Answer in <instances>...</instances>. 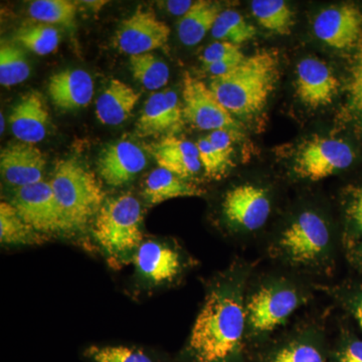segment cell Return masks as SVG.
<instances>
[{"label":"cell","instance_id":"cell-1","mask_svg":"<svg viewBox=\"0 0 362 362\" xmlns=\"http://www.w3.org/2000/svg\"><path fill=\"white\" fill-rule=\"evenodd\" d=\"M246 326L239 293L226 287L213 290L195 320L183 361L237 362Z\"/></svg>","mask_w":362,"mask_h":362},{"label":"cell","instance_id":"cell-2","mask_svg":"<svg viewBox=\"0 0 362 362\" xmlns=\"http://www.w3.org/2000/svg\"><path fill=\"white\" fill-rule=\"evenodd\" d=\"M279 77L276 52L246 57L230 73L211 78L209 87L232 115L251 116L263 110Z\"/></svg>","mask_w":362,"mask_h":362},{"label":"cell","instance_id":"cell-3","mask_svg":"<svg viewBox=\"0 0 362 362\" xmlns=\"http://www.w3.org/2000/svg\"><path fill=\"white\" fill-rule=\"evenodd\" d=\"M49 183L71 232L85 228L106 201L96 175L75 159L59 161Z\"/></svg>","mask_w":362,"mask_h":362},{"label":"cell","instance_id":"cell-4","mask_svg":"<svg viewBox=\"0 0 362 362\" xmlns=\"http://www.w3.org/2000/svg\"><path fill=\"white\" fill-rule=\"evenodd\" d=\"M141 204L132 194L106 199L93 225L98 244L114 259L128 258L142 244Z\"/></svg>","mask_w":362,"mask_h":362},{"label":"cell","instance_id":"cell-5","mask_svg":"<svg viewBox=\"0 0 362 362\" xmlns=\"http://www.w3.org/2000/svg\"><path fill=\"white\" fill-rule=\"evenodd\" d=\"M330 244L329 228L313 211H304L285 228L279 249L294 264L309 265L325 256Z\"/></svg>","mask_w":362,"mask_h":362},{"label":"cell","instance_id":"cell-6","mask_svg":"<svg viewBox=\"0 0 362 362\" xmlns=\"http://www.w3.org/2000/svg\"><path fill=\"white\" fill-rule=\"evenodd\" d=\"M183 116L199 130L239 133L240 126L209 86L185 73L182 81Z\"/></svg>","mask_w":362,"mask_h":362},{"label":"cell","instance_id":"cell-7","mask_svg":"<svg viewBox=\"0 0 362 362\" xmlns=\"http://www.w3.org/2000/svg\"><path fill=\"white\" fill-rule=\"evenodd\" d=\"M11 204L21 218L37 232L44 235L71 232L49 182L40 181L18 188Z\"/></svg>","mask_w":362,"mask_h":362},{"label":"cell","instance_id":"cell-8","mask_svg":"<svg viewBox=\"0 0 362 362\" xmlns=\"http://www.w3.org/2000/svg\"><path fill=\"white\" fill-rule=\"evenodd\" d=\"M299 304L296 290L287 286H267L250 298L247 324L255 334H267L284 323Z\"/></svg>","mask_w":362,"mask_h":362},{"label":"cell","instance_id":"cell-9","mask_svg":"<svg viewBox=\"0 0 362 362\" xmlns=\"http://www.w3.org/2000/svg\"><path fill=\"white\" fill-rule=\"evenodd\" d=\"M354 160V151L346 143L330 138H316L300 150L295 171L300 177L317 181L349 168Z\"/></svg>","mask_w":362,"mask_h":362},{"label":"cell","instance_id":"cell-10","mask_svg":"<svg viewBox=\"0 0 362 362\" xmlns=\"http://www.w3.org/2000/svg\"><path fill=\"white\" fill-rule=\"evenodd\" d=\"M170 28L151 11L139 8L122 21L116 33V45L121 52L136 56L160 49L168 44Z\"/></svg>","mask_w":362,"mask_h":362},{"label":"cell","instance_id":"cell-11","mask_svg":"<svg viewBox=\"0 0 362 362\" xmlns=\"http://www.w3.org/2000/svg\"><path fill=\"white\" fill-rule=\"evenodd\" d=\"M183 106L173 90L153 93L147 99L137 123L140 137H171L185 127Z\"/></svg>","mask_w":362,"mask_h":362},{"label":"cell","instance_id":"cell-12","mask_svg":"<svg viewBox=\"0 0 362 362\" xmlns=\"http://www.w3.org/2000/svg\"><path fill=\"white\" fill-rule=\"evenodd\" d=\"M223 209L230 225L239 230L252 232L259 230L268 221L271 202L264 188L242 185L226 192Z\"/></svg>","mask_w":362,"mask_h":362},{"label":"cell","instance_id":"cell-13","mask_svg":"<svg viewBox=\"0 0 362 362\" xmlns=\"http://www.w3.org/2000/svg\"><path fill=\"white\" fill-rule=\"evenodd\" d=\"M314 33L319 40L335 49L352 47L361 37L362 13L356 6H331L316 16Z\"/></svg>","mask_w":362,"mask_h":362},{"label":"cell","instance_id":"cell-14","mask_svg":"<svg viewBox=\"0 0 362 362\" xmlns=\"http://www.w3.org/2000/svg\"><path fill=\"white\" fill-rule=\"evenodd\" d=\"M144 151L130 141L108 145L98 157L100 176L111 187H122L134 180L146 166Z\"/></svg>","mask_w":362,"mask_h":362},{"label":"cell","instance_id":"cell-15","mask_svg":"<svg viewBox=\"0 0 362 362\" xmlns=\"http://www.w3.org/2000/svg\"><path fill=\"white\" fill-rule=\"evenodd\" d=\"M45 163L42 151L28 143L8 145L0 154L2 177L7 183L18 188L42 181Z\"/></svg>","mask_w":362,"mask_h":362},{"label":"cell","instance_id":"cell-16","mask_svg":"<svg viewBox=\"0 0 362 362\" xmlns=\"http://www.w3.org/2000/svg\"><path fill=\"white\" fill-rule=\"evenodd\" d=\"M339 88L337 78L320 59L307 58L297 66L296 92L300 101L319 108L330 104Z\"/></svg>","mask_w":362,"mask_h":362},{"label":"cell","instance_id":"cell-17","mask_svg":"<svg viewBox=\"0 0 362 362\" xmlns=\"http://www.w3.org/2000/svg\"><path fill=\"white\" fill-rule=\"evenodd\" d=\"M147 149L159 168L170 171L182 180L194 177L202 168L197 144L171 136L151 143Z\"/></svg>","mask_w":362,"mask_h":362},{"label":"cell","instance_id":"cell-18","mask_svg":"<svg viewBox=\"0 0 362 362\" xmlns=\"http://www.w3.org/2000/svg\"><path fill=\"white\" fill-rule=\"evenodd\" d=\"M9 124L13 135L21 142L35 144L45 139L49 114L40 93H28L14 105Z\"/></svg>","mask_w":362,"mask_h":362},{"label":"cell","instance_id":"cell-19","mask_svg":"<svg viewBox=\"0 0 362 362\" xmlns=\"http://www.w3.org/2000/svg\"><path fill=\"white\" fill-rule=\"evenodd\" d=\"M138 273L153 285L171 282L181 271V259L173 247L156 240L142 243L134 256Z\"/></svg>","mask_w":362,"mask_h":362},{"label":"cell","instance_id":"cell-20","mask_svg":"<svg viewBox=\"0 0 362 362\" xmlns=\"http://www.w3.org/2000/svg\"><path fill=\"white\" fill-rule=\"evenodd\" d=\"M49 94L52 103L62 110L88 106L94 95V82L87 71L64 70L49 78Z\"/></svg>","mask_w":362,"mask_h":362},{"label":"cell","instance_id":"cell-21","mask_svg":"<svg viewBox=\"0 0 362 362\" xmlns=\"http://www.w3.org/2000/svg\"><path fill=\"white\" fill-rule=\"evenodd\" d=\"M141 95L113 78L96 101V115L105 125L116 126L129 118Z\"/></svg>","mask_w":362,"mask_h":362},{"label":"cell","instance_id":"cell-22","mask_svg":"<svg viewBox=\"0 0 362 362\" xmlns=\"http://www.w3.org/2000/svg\"><path fill=\"white\" fill-rule=\"evenodd\" d=\"M235 134L230 131L216 130L197 141L199 160L209 178L221 180L232 168Z\"/></svg>","mask_w":362,"mask_h":362},{"label":"cell","instance_id":"cell-23","mask_svg":"<svg viewBox=\"0 0 362 362\" xmlns=\"http://www.w3.org/2000/svg\"><path fill=\"white\" fill-rule=\"evenodd\" d=\"M204 194L202 188L160 168L154 169L147 176L143 190L145 199L151 204L178 197H202Z\"/></svg>","mask_w":362,"mask_h":362},{"label":"cell","instance_id":"cell-24","mask_svg":"<svg viewBox=\"0 0 362 362\" xmlns=\"http://www.w3.org/2000/svg\"><path fill=\"white\" fill-rule=\"evenodd\" d=\"M221 13L220 6L211 1H195L177 23V33L183 45L192 47L199 44L206 33L211 32Z\"/></svg>","mask_w":362,"mask_h":362},{"label":"cell","instance_id":"cell-25","mask_svg":"<svg viewBox=\"0 0 362 362\" xmlns=\"http://www.w3.org/2000/svg\"><path fill=\"white\" fill-rule=\"evenodd\" d=\"M0 240L4 245H40L45 242L44 233L28 225L13 204H0Z\"/></svg>","mask_w":362,"mask_h":362},{"label":"cell","instance_id":"cell-26","mask_svg":"<svg viewBox=\"0 0 362 362\" xmlns=\"http://www.w3.org/2000/svg\"><path fill=\"white\" fill-rule=\"evenodd\" d=\"M252 13L259 25L266 30L288 35L294 25V13L291 7L282 0H254L251 4Z\"/></svg>","mask_w":362,"mask_h":362},{"label":"cell","instance_id":"cell-27","mask_svg":"<svg viewBox=\"0 0 362 362\" xmlns=\"http://www.w3.org/2000/svg\"><path fill=\"white\" fill-rule=\"evenodd\" d=\"M90 362H163L148 350L132 345H90L83 351Z\"/></svg>","mask_w":362,"mask_h":362},{"label":"cell","instance_id":"cell-28","mask_svg":"<svg viewBox=\"0 0 362 362\" xmlns=\"http://www.w3.org/2000/svg\"><path fill=\"white\" fill-rule=\"evenodd\" d=\"M130 69L133 78L145 89L159 90L168 83V66L151 52L131 56Z\"/></svg>","mask_w":362,"mask_h":362},{"label":"cell","instance_id":"cell-29","mask_svg":"<svg viewBox=\"0 0 362 362\" xmlns=\"http://www.w3.org/2000/svg\"><path fill=\"white\" fill-rule=\"evenodd\" d=\"M13 39L39 56H47L56 51L59 42L58 30L45 23L21 26L13 33Z\"/></svg>","mask_w":362,"mask_h":362},{"label":"cell","instance_id":"cell-30","mask_svg":"<svg viewBox=\"0 0 362 362\" xmlns=\"http://www.w3.org/2000/svg\"><path fill=\"white\" fill-rule=\"evenodd\" d=\"M211 35L220 42L240 45L254 39L256 28L247 23L242 14L233 9L221 11L216 18Z\"/></svg>","mask_w":362,"mask_h":362},{"label":"cell","instance_id":"cell-31","mask_svg":"<svg viewBox=\"0 0 362 362\" xmlns=\"http://www.w3.org/2000/svg\"><path fill=\"white\" fill-rule=\"evenodd\" d=\"M30 66L25 52L18 45L1 42L0 47V84L13 87L30 77Z\"/></svg>","mask_w":362,"mask_h":362},{"label":"cell","instance_id":"cell-32","mask_svg":"<svg viewBox=\"0 0 362 362\" xmlns=\"http://www.w3.org/2000/svg\"><path fill=\"white\" fill-rule=\"evenodd\" d=\"M28 13L45 25L71 26L75 23L77 6L68 0H35L28 7Z\"/></svg>","mask_w":362,"mask_h":362},{"label":"cell","instance_id":"cell-33","mask_svg":"<svg viewBox=\"0 0 362 362\" xmlns=\"http://www.w3.org/2000/svg\"><path fill=\"white\" fill-rule=\"evenodd\" d=\"M268 362H326L322 350L309 341H293L272 354Z\"/></svg>","mask_w":362,"mask_h":362},{"label":"cell","instance_id":"cell-34","mask_svg":"<svg viewBox=\"0 0 362 362\" xmlns=\"http://www.w3.org/2000/svg\"><path fill=\"white\" fill-rule=\"evenodd\" d=\"M245 57L246 56L240 51L239 45L218 40L204 49L202 52V65L207 66L226 59H242Z\"/></svg>","mask_w":362,"mask_h":362},{"label":"cell","instance_id":"cell-35","mask_svg":"<svg viewBox=\"0 0 362 362\" xmlns=\"http://www.w3.org/2000/svg\"><path fill=\"white\" fill-rule=\"evenodd\" d=\"M346 214L354 230L362 233V187L354 188L352 190Z\"/></svg>","mask_w":362,"mask_h":362},{"label":"cell","instance_id":"cell-36","mask_svg":"<svg viewBox=\"0 0 362 362\" xmlns=\"http://www.w3.org/2000/svg\"><path fill=\"white\" fill-rule=\"evenodd\" d=\"M352 103L354 107L362 112V58H359L358 64L354 71L351 84H350Z\"/></svg>","mask_w":362,"mask_h":362},{"label":"cell","instance_id":"cell-37","mask_svg":"<svg viewBox=\"0 0 362 362\" xmlns=\"http://www.w3.org/2000/svg\"><path fill=\"white\" fill-rule=\"evenodd\" d=\"M245 58L226 59V61L218 62V63L204 66V69L207 73L211 74L213 77H221V76H225L226 74L230 73L233 69L237 68L238 65Z\"/></svg>","mask_w":362,"mask_h":362},{"label":"cell","instance_id":"cell-38","mask_svg":"<svg viewBox=\"0 0 362 362\" xmlns=\"http://www.w3.org/2000/svg\"><path fill=\"white\" fill-rule=\"evenodd\" d=\"M337 362H362V341H352L339 352Z\"/></svg>","mask_w":362,"mask_h":362},{"label":"cell","instance_id":"cell-39","mask_svg":"<svg viewBox=\"0 0 362 362\" xmlns=\"http://www.w3.org/2000/svg\"><path fill=\"white\" fill-rule=\"evenodd\" d=\"M194 1H185V0H170V1H166L165 6L166 9L173 14V16H181L182 18L185 13L189 11L190 7L194 6Z\"/></svg>","mask_w":362,"mask_h":362},{"label":"cell","instance_id":"cell-40","mask_svg":"<svg viewBox=\"0 0 362 362\" xmlns=\"http://www.w3.org/2000/svg\"><path fill=\"white\" fill-rule=\"evenodd\" d=\"M356 317L357 319V322H358L359 326L362 329V298L359 300L358 303H357L356 307Z\"/></svg>","mask_w":362,"mask_h":362},{"label":"cell","instance_id":"cell-41","mask_svg":"<svg viewBox=\"0 0 362 362\" xmlns=\"http://www.w3.org/2000/svg\"><path fill=\"white\" fill-rule=\"evenodd\" d=\"M0 119H1V125H0V127H1V130H0V132L4 133V127H6V123H4V115H0Z\"/></svg>","mask_w":362,"mask_h":362},{"label":"cell","instance_id":"cell-42","mask_svg":"<svg viewBox=\"0 0 362 362\" xmlns=\"http://www.w3.org/2000/svg\"><path fill=\"white\" fill-rule=\"evenodd\" d=\"M361 58H362V51H361Z\"/></svg>","mask_w":362,"mask_h":362}]
</instances>
